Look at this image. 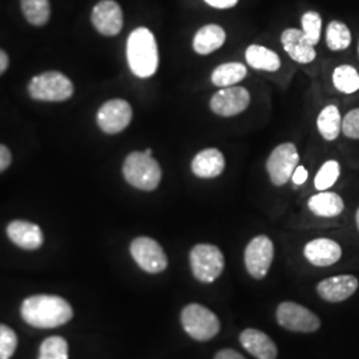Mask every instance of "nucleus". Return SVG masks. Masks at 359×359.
I'll list each match as a JSON object with an SVG mask.
<instances>
[{"label": "nucleus", "instance_id": "f257e3e1", "mask_svg": "<svg viewBox=\"0 0 359 359\" xmlns=\"http://www.w3.org/2000/svg\"><path fill=\"white\" fill-rule=\"evenodd\" d=\"M23 320L40 329H53L62 326L74 317V310L65 298L57 295H32L22 304Z\"/></svg>", "mask_w": 359, "mask_h": 359}, {"label": "nucleus", "instance_id": "f03ea898", "mask_svg": "<svg viewBox=\"0 0 359 359\" xmlns=\"http://www.w3.org/2000/svg\"><path fill=\"white\" fill-rule=\"evenodd\" d=\"M127 59L133 75L142 79L154 76L158 67V48L154 35L145 27H139L129 35Z\"/></svg>", "mask_w": 359, "mask_h": 359}, {"label": "nucleus", "instance_id": "7ed1b4c3", "mask_svg": "<svg viewBox=\"0 0 359 359\" xmlns=\"http://www.w3.org/2000/svg\"><path fill=\"white\" fill-rule=\"evenodd\" d=\"M123 175L133 188L145 192L154 191L163 177L158 163L145 152L129 154L123 165Z\"/></svg>", "mask_w": 359, "mask_h": 359}, {"label": "nucleus", "instance_id": "20e7f679", "mask_svg": "<svg viewBox=\"0 0 359 359\" xmlns=\"http://www.w3.org/2000/svg\"><path fill=\"white\" fill-rule=\"evenodd\" d=\"M181 325L185 333L200 342L210 341L219 333L221 329L217 316L198 304H189L182 309Z\"/></svg>", "mask_w": 359, "mask_h": 359}, {"label": "nucleus", "instance_id": "39448f33", "mask_svg": "<svg viewBox=\"0 0 359 359\" xmlns=\"http://www.w3.org/2000/svg\"><path fill=\"white\" fill-rule=\"evenodd\" d=\"M193 276L197 281L215 283L225 268V258L217 246L198 244L193 246L189 255Z\"/></svg>", "mask_w": 359, "mask_h": 359}, {"label": "nucleus", "instance_id": "423d86ee", "mask_svg": "<svg viewBox=\"0 0 359 359\" xmlns=\"http://www.w3.org/2000/svg\"><path fill=\"white\" fill-rule=\"evenodd\" d=\"M28 92L39 102H65L74 95V84L63 74L50 71L34 77L28 84Z\"/></svg>", "mask_w": 359, "mask_h": 359}, {"label": "nucleus", "instance_id": "0eeeda50", "mask_svg": "<svg viewBox=\"0 0 359 359\" xmlns=\"http://www.w3.org/2000/svg\"><path fill=\"white\" fill-rule=\"evenodd\" d=\"M277 322L295 333H314L321 327L320 318L311 310L295 302H283L278 306Z\"/></svg>", "mask_w": 359, "mask_h": 359}, {"label": "nucleus", "instance_id": "6e6552de", "mask_svg": "<svg viewBox=\"0 0 359 359\" xmlns=\"http://www.w3.org/2000/svg\"><path fill=\"white\" fill-rule=\"evenodd\" d=\"M299 164V154L292 142H283L274 148L266 161V169L269 173L270 181L276 187L285 185L289 179H292L295 168Z\"/></svg>", "mask_w": 359, "mask_h": 359}, {"label": "nucleus", "instance_id": "1a4fd4ad", "mask_svg": "<svg viewBox=\"0 0 359 359\" xmlns=\"http://www.w3.org/2000/svg\"><path fill=\"white\" fill-rule=\"evenodd\" d=\"M130 255L144 271L157 274L167 269L168 258L164 249L149 237H137L130 244Z\"/></svg>", "mask_w": 359, "mask_h": 359}, {"label": "nucleus", "instance_id": "9d476101", "mask_svg": "<svg viewBox=\"0 0 359 359\" xmlns=\"http://www.w3.org/2000/svg\"><path fill=\"white\" fill-rule=\"evenodd\" d=\"M274 257V245L268 236H257L245 249V266L249 274L262 280L269 271Z\"/></svg>", "mask_w": 359, "mask_h": 359}, {"label": "nucleus", "instance_id": "9b49d317", "mask_svg": "<svg viewBox=\"0 0 359 359\" xmlns=\"http://www.w3.org/2000/svg\"><path fill=\"white\" fill-rule=\"evenodd\" d=\"M132 107L123 99H114L102 105L97 112V126L108 135H116L128 127L132 120Z\"/></svg>", "mask_w": 359, "mask_h": 359}, {"label": "nucleus", "instance_id": "f8f14e48", "mask_svg": "<svg viewBox=\"0 0 359 359\" xmlns=\"http://www.w3.org/2000/svg\"><path fill=\"white\" fill-rule=\"evenodd\" d=\"M90 20L104 36H116L121 32L124 25L123 10L115 0H102L93 7Z\"/></svg>", "mask_w": 359, "mask_h": 359}, {"label": "nucleus", "instance_id": "ddd939ff", "mask_svg": "<svg viewBox=\"0 0 359 359\" xmlns=\"http://www.w3.org/2000/svg\"><path fill=\"white\" fill-rule=\"evenodd\" d=\"M250 104L249 90L243 87H228L218 90L210 99V109L218 116L240 115Z\"/></svg>", "mask_w": 359, "mask_h": 359}, {"label": "nucleus", "instance_id": "4468645a", "mask_svg": "<svg viewBox=\"0 0 359 359\" xmlns=\"http://www.w3.org/2000/svg\"><path fill=\"white\" fill-rule=\"evenodd\" d=\"M357 277L351 274H342L326 278L317 286V292L322 299L327 302H342L350 298L358 289Z\"/></svg>", "mask_w": 359, "mask_h": 359}, {"label": "nucleus", "instance_id": "2eb2a0df", "mask_svg": "<svg viewBox=\"0 0 359 359\" xmlns=\"http://www.w3.org/2000/svg\"><path fill=\"white\" fill-rule=\"evenodd\" d=\"M283 50L286 53L301 65H308L314 62L317 52L314 50V46H311L305 38L302 29L298 28H287L281 35Z\"/></svg>", "mask_w": 359, "mask_h": 359}, {"label": "nucleus", "instance_id": "dca6fc26", "mask_svg": "<svg viewBox=\"0 0 359 359\" xmlns=\"http://www.w3.org/2000/svg\"><path fill=\"white\" fill-rule=\"evenodd\" d=\"M304 255L314 266H330L342 257V248L330 238H317L306 244Z\"/></svg>", "mask_w": 359, "mask_h": 359}, {"label": "nucleus", "instance_id": "f3484780", "mask_svg": "<svg viewBox=\"0 0 359 359\" xmlns=\"http://www.w3.org/2000/svg\"><path fill=\"white\" fill-rule=\"evenodd\" d=\"M240 344L257 359H276L278 355V348L269 335L257 329H246L240 334Z\"/></svg>", "mask_w": 359, "mask_h": 359}, {"label": "nucleus", "instance_id": "a211bd4d", "mask_svg": "<svg viewBox=\"0 0 359 359\" xmlns=\"http://www.w3.org/2000/svg\"><path fill=\"white\" fill-rule=\"evenodd\" d=\"M7 234L13 244L25 250H36L43 245V231L36 224L16 219L7 226Z\"/></svg>", "mask_w": 359, "mask_h": 359}, {"label": "nucleus", "instance_id": "6ab92c4d", "mask_svg": "<svg viewBox=\"0 0 359 359\" xmlns=\"http://www.w3.org/2000/svg\"><path fill=\"white\" fill-rule=\"evenodd\" d=\"M191 168L200 179H215L225 169V157L216 148H208L196 154Z\"/></svg>", "mask_w": 359, "mask_h": 359}, {"label": "nucleus", "instance_id": "aec40b11", "mask_svg": "<svg viewBox=\"0 0 359 359\" xmlns=\"http://www.w3.org/2000/svg\"><path fill=\"white\" fill-rule=\"evenodd\" d=\"M226 40V32L217 25L201 27L193 38V50L198 55H209L217 51Z\"/></svg>", "mask_w": 359, "mask_h": 359}, {"label": "nucleus", "instance_id": "412c9836", "mask_svg": "<svg viewBox=\"0 0 359 359\" xmlns=\"http://www.w3.org/2000/svg\"><path fill=\"white\" fill-rule=\"evenodd\" d=\"M308 205L309 209L318 217H337L345 209L342 197H339L337 193L325 191L310 197Z\"/></svg>", "mask_w": 359, "mask_h": 359}, {"label": "nucleus", "instance_id": "4be33fe9", "mask_svg": "<svg viewBox=\"0 0 359 359\" xmlns=\"http://www.w3.org/2000/svg\"><path fill=\"white\" fill-rule=\"evenodd\" d=\"M245 57L248 65L255 69L276 72L281 67L280 56L276 52L262 46H257V44L249 46L245 52Z\"/></svg>", "mask_w": 359, "mask_h": 359}, {"label": "nucleus", "instance_id": "5701e85b", "mask_svg": "<svg viewBox=\"0 0 359 359\" xmlns=\"http://www.w3.org/2000/svg\"><path fill=\"white\" fill-rule=\"evenodd\" d=\"M248 75V69L243 63L231 62L218 65L212 72V83L219 88H228L236 86Z\"/></svg>", "mask_w": 359, "mask_h": 359}, {"label": "nucleus", "instance_id": "b1692460", "mask_svg": "<svg viewBox=\"0 0 359 359\" xmlns=\"http://www.w3.org/2000/svg\"><path fill=\"white\" fill-rule=\"evenodd\" d=\"M317 127L325 140H335L342 130V118L339 109L333 104L325 107L317 118Z\"/></svg>", "mask_w": 359, "mask_h": 359}, {"label": "nucleus", "instance_id": "393cba45", "mask_svg": "<svg viewBox=\"0 0 359 359\" xmlns=\"http://www.w3.org/2000/svg\"><path fill=\"white\" fill-rule=\"evenodd\" d=\"M22 11L32 26H44L51 16L50 0H20Z\"/></svg>", "mask_w": 359, "mask_h": 359}, {"label": "nucleus", "instance_id": "a878e982", "mask_svg": "<svg viewBox=\"0 0 359 359\" xmlns=\"http://www.w3.org/2000/svg\"><path fill=\"white\" fill-rule=\"evenodd\" d=\"M334 87L342 93H354L359 90L358 71L351 65H339L334 69Z\"/></svg>", "mask_w": 359, "mask_h": 359}, {"label": "nucleus", "instance_id": "bb28decb", "mask_svg": "<svg viewBox=\"0 0 359 359\" xmlns=\"http://www.w3.org/2000/svg\"><path fill=\"white\" fill-rule=\"evenodd\" d=\"M326 43L332 51H344L348 48L351 43V32L348 27L338 20L330 22L326 29Z\"/></svg>", "mask_w": 359, "mask_h": 359}, {"label": "nucleus", "instance_id": "cd10ccee", "mask_svg": "<svg viewBox=\"0 0 359 359\" xmlns=\"http://www.w3.org/2000/svg\"><path fill=\"white\" fill-rule=\"evenodd\" d=\"M39 359H68V344L62 337H50L41 345Z\"/></svg>", "mask_w": 359, "mask_h": 359}, {"label": "nucleus", "instance_id": "c85d7f7f", "mask_svg": "<svg viewBox=\"0 0 359 359\" xmlns=\"http://www.w3.org/2000/svg\"><path fill=\"white\" fill-rule=\"evenodd\" d=\"M339 173H341V168H339L338 161H335V160L326 161L322 165L321 169L318 170L316 180H314L316 188L321 192L332 188L339 177Z\"/></svg>", "mask_w": 359, "mask_h": 359}, {"label": "nucleus", "instance_id": "c756f323", "mask_svg": "<svg viewBox=\"0 0 359 359\" xmlns=\"http://www.w3.org/2000/svg\"><path fill=\"white\" fill-rule=\"evenodd\" d=\"M302 32L305 38L308 39L311 46L318 44L321 38L322 18L321 15L316 11H308L302 16Z\"/></svg>", "mask_w": 359, "mask_h": 359}, {"label": "nucleus", "instance_id": "7c9ffc66", "mask_svg": "<svg viewBox=\"0 0 359 359\" xmlns=\"http://www.w3.org/2000/svg\"><path fill=\"white\" fill-rule=\"evenodd\" d=\"M18 346V337L6 325H0V359H10Z\"/></svg>", "mask_w": 359, "mask_h": 359}, {"label": "nucleus", "instance_id": "2f4dec72", "mask_svg": "<svg viewBox=\"0 0 359 359\" xmlns=\"http://www.w3.org/2000/svg\"><path fill=\"white\" fill-rule=\"evenodd\" d=\"M342 132L348 139L359 140V108L350 111L342 121Z\"/></svg>", "mask_w": 359, "mask_h": 359}, {"label": "nucleus", "instance_id": "473e14b6", "mask_svg": "<svg viewBox=\"0 0 359 359\" xmlns=\"http://www.w3.org/2000/svg\"><path fill=\"white\" fill-rule=\"evenodd\" d=\"M11 161H13V156H11L10 149L6 145L0 144V172L6 170L7 168L10 167Z\"/></svg>", "mask_w": 359, "mask_h": 359}, {"label": "nucleus", "instance_id": "72a5a7b5", "mask_svg": "<svg viewBox=\"0 0 359 359\" xmlns=\"http://www.w3.org/2000/svg\"><path fill=\"white\" fill-rule=\"evenodd\" d=\"M205 1L210 7L218 8V10L231 8L238 3V0H205Z\"/></svg>", "mask_w": 359, "mask_h": 359}, {"label": "nucleus", "instance_id": "f704fd0d", "mask_svg": "<svg viewBox=\"0 0 359 359\" xmlns=\"http://www.w3.org/2000/svg\"><path fill=\"white\" fill-rule=\"evenodd\" d=\"M308 176V170L302 167V165H298V167L295 168L294 172H293L292 180H293L295 185H302V184L306 182Z\"/></svg>", "mask_w": 359, "mask_h": 359}, {"label": "nucleus", "instance_id": "c9c22d12", "mask_svg": "<svg viewBox=\"0 0 359 359\" xmlns=\"http://www.w3.org/2000/svg\"><path fill=\"white\" fill-rule=\"evenodd\" d=\"M215 359H245V357L233 348H224L218 351Z\"/></svg>", "mask_w": 359, "mask_h": 359}, {"label": "nucleus", "instance_id": "e433bc0d", "mask_svg": "<svg viewBox=\"0 0 359 359\" xmlns=\"http://www.w3.org/2000/svg\"><path fill=\"white\" fill-rule=\"evenodd\" d=\"M10 65V59H8V55L3 50H0V75L8 68Z\"/></svg>", "mask_w": 359, "mask_h": 359}, {"label": "nucleus", "instance_id": "4c0bfd02", "mask_svg": "<svg viewBox=\"0 0 359 359\" xmlns=\"http://www.w3.org/2000/svg\"><path fill=\"white\" fill-rule=\"evenodd\" d=\"M145 154H148V156H152V154H154V151H152L151 148H148V149H145Z\"/></svg>", "mask_w": 359, "mask_h": 359}, {"label": "nucleus", "instance_id": "58836bf2", "mask_svg": "<svg viewBox=\"0 0 359 359\" xmlns=\"http://www.w3.org/2000/svg\"><path fill=\"white\" fill-rule=\"evenodd\" d=\"M355 221H357V226H358V229H359V208H358V212H357V216H355Z\"/></svg>", "mask_w": 359, "mask_h": 359}, {"label": "nucleus", "instance_id": "ea45409f", "mask_svg": "<svg viewBox=\"0 0 359 359\" xmlns=\"http://www.w3.org/2000/svg\"><path fill=\"white\" fill-rule=\"evenodd\" d=\"M358 51H359V46H358Z\"/></svg>", "mask_w": 359, "mask_h": 359}]
</instances>
